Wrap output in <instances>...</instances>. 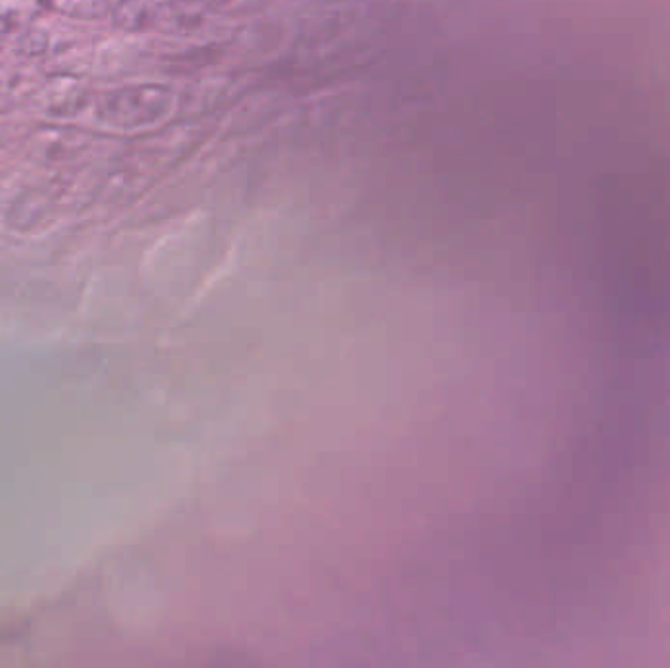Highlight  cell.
<instances>
[{
  "instance_id": "obj_1",
  "label": "cell",
  "mask_w": 670,
  "mask_h": 668,
  "mask_svg": "<svg viewBox=\"0 0 670 668\" xmlns=\"http://www.w3.org/2000/svg\"><path fill=\"white\" fill-rule=\"evenodd\" d=\"M175 94L171 86L159 83L120 86L99 101V119L106 126L137 130L155 126L169 116Z\"/></svg>"
},
{
  "instance_id": "obj_2",
  "label": "cell",
  "mask_w": 670,
  "mask_h": 668,
  "mask_svg": "<svg viewBox=\"0 0 670 668\" xmlns=\"http://www.w3.org/2000/svg\"><path fill=\"white\" fill-rule=\"evenodd\" d=\"M112 22L124 32H144L155 25V7L145 0H120L112 10Z\"/></svg>"
},
{
  "instance_id": "obj_3",
  "label": "cell",
  "mask_w": 670,
  "mask_h": 668,
  "mask_svg": "<svg viewBox=\"0 0 670 668\" xmlns=\"http://www.w3.org/2000/svg\"><path fill=\"white\" fill-rule=\"evenodd\" d=\"M40 4L63 17L99 20L109 14V0H40Z\"/></svg>"
},
{
  "instance_id": "obj_4",
  "label": "cell",
  "mask_w": 670,
  "mask_h": 668,
  "mask_svg": "<svg viewBox=\"0 0 670 668\" xmlns=\"http://www.w3.org/2000/svg\"><path fill=\"white\" fill-rule=\"evenodd\" d=\"M48 50V34L42 30H30L20 42V51L28 58L42 55Z\"/></svg>"
},
{
  "instance_id": "obj_5",
  "label": "cell",
  "mask_w": 670,
  "mask_h": 668,
  "mask_svg": "<svg viewBox=\"0 0 670 668\" xmlns=\"http://www.w3.org/2000/svg\"><path fill=\"white\" fill-rule=\"evenodd\" d=\"M10 81H7L4 71L0 68V104L7 101V93H9Z\"/></svg>"
}]
</instances>
